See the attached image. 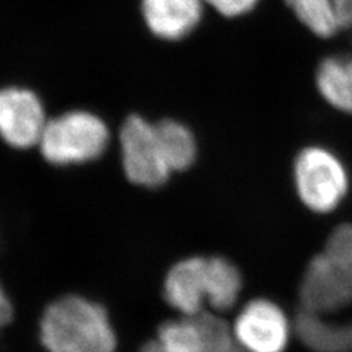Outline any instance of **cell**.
Instances as JSON below:
<instances>
[{"label": "cell", "mask_w": 352, "mask_h": 352, "mask_svg": "<svg viewBox=\"0 0 352 352\" xmlns=\"http://www.w3.org/2000/svg\"><path fill=\"white\" fill-rule=\"evenodd\" d=\"M203 5V0H141V12L153 36L178 41L200 24Z\"/></svg>", "instance_id": "obj_10"}, {"label": "cell", "mask_w": 352, "mask_h": 352, "mask_svg": "<svg viewBox=\"0 0 352 352\" xmlns=\"http://www.w3.org/2000/svg\"><path fill=\"white\" fill-rule=\"evenodd\" d=\"M260 0H203V3L212 6L216 12L226 18H238L247 15L257 6Z\"/></svg>", "instance_id": "obj_16"}, {"label": "cell", "mask_w": 352, "mask_h": 352, "mask_svg": "<svg viewBox=\"0 0 352 352\" xmlns=\"http://www.w3.org/2000/svg\"><path fill=\"white\" fill-rule=\"evenodd\" d=\"M323 252L352 286V225L338 226L330 234Z\"/></svg>", "instance_id": "obj_15"}, {"label": "cell", "mask_w": 352, "mask_h": 352, "mask_svg": "<svg viewBox=\"0 0 352 352\" xmlns=\"http://www.w3.org/2000/svg\"><path fill=\"white\" fill-rule=\"evenodd\" d=\"M47 120L38 97L24 88L0 90V137L16 148L40 142Z\"/></svg>", "instance_id": "obj_8"}, {"label": "cell", "mask_w": 352, "mask_h": 352, "mask_svg": "<svg viewBox=\"0 0 352 352\" xmlns=\"http://www.w3.org/2000/svg\"><path fill=\"white\" fill-rule=\"evenodd\" d=\"M12 318V305H10L5 291L0 286V329L8 324Z\"/></svg>", "instance_id": "obj_18"}, {"label": "cell", "mask_w": 352, "mask_h": 352, "mask_svg": "<svg viewBox=\"0 0 352 352\" xmlns=\"http://www.w3.org/2000/svg\"><path fill=\"white\" fill-rule=\"evenodd\" d=\"M289 333V322L282 308L261 298L242 308L234 324L235 339L248 352H283Z\"/></svg>", "instance_id": "obj_7"}, {"label": "cell", "mask_w": 352, "mask_h": 352, "mask_svg": "<svg viewBox=\"0 0 352 352\" xmlns=\"http://www.w3.org/2000/svg\"><path fill=\"white\" fill-rule=\"evenodd\" d=\"M109 141V128L100 118L84 110H74L49 120L38 144L44 159L66 166L98 159L106 151Z\"/></svg>", "instance_id": "obj_3"}, {"label": "cell", "mask_w": 352, "mask_h": 352, "mask_svg": "<svg viewBox=\"0 0 352 352\" xmlns=\"http://www.w3.org/2000/svg\"><path fill=\"white\" fill-rule=\"evenodd\" d=\"M296 332L316 352H352V323L326 322L323 316L302 311L296 322Z\"/></svg>", "instance_id": "obj_12"}, {"label": "cell", "mask_w": 352, "mask_h": 352, "mask_svg": "<svg viewBox=\"0 0 352 352\" xmlns=\"http://www.w3.org/2000/svg\"><path fill=\"white\" fill-rule=\"evenodd\" d=\"M156 129L172 172H184L195 163L198 146L192 131L176 119L157 120Z\"/></svg>", "instance_id": "obj_13"}, {"label": "cell", "mask_w": 352, "mask_h": 352, "mask_svg": "<svg viewBox=\"0 0 352 352\" xmlns=\"http://www.w3.org/2000/svg\"><path fill=\"white\" fill-rule=\"evenodd\" d=\"M242 289V278L225 257H188L170 267L164 278V298L184 317L203 311L208 302L217 311L232 308Z\"/></svg>", "instance_id": "obj_1"}, {"label": "cell", "mask_w": 352, "mask_h": 352, "mask_svg": "<svg viewBox=\"0 0 352 352\" xmlns=\"http://www.w3.org/2000/svg\"><path fill=\"white\" fill-rule=\"evenodd\" d=\"M333 12L339 31L352 28V0H333Z\"/></svg>", "instance_id": "obj_17"}, {"label": "cell", "mask_w": 352, "mask_h": 352, "mask_svg": "<svg viewBox=\"0 0 352 352\" xmlns=\"http://www.w3.org/2000/svg\"><path fill=\"white\" fill-rule=\"evenodd\" d=\"M285 2L301 24L314 36L329 38L339 31L333 12V0H285Z\"/></svg>", "instance_id": "obj_14"}, {"label": "cell", "mask_w": 352, "mask_h": 352, "mask_svg": "<svg viewBox=\"0 0 352 352\" xmlns=\"http://www.w3.org/2000/svg\"><path fill=\"white\" fill-rule=\"evenodd\" d=\"M228 329L217 317L200 313L164 323L146 352H235Z\"/></svg>", "instance_id": "obj_6"}, {"label": "cell", "mask_w": 352, "mask_h": 352, "mask_svg": "<svg viewBox=\"0 0 352 352\" xmlns=\"http://www.w3.org/2000/svg\"><path fill=\"white\" fill-rule=\"evenodd\" d=\"M294 184L301 203L314 213H332L349 190V175L333 151L305 147L294 162Z\"/></svg>", "instance_id": "obj_4"}, {"label": "cell", "mask_w": 352, "mask_h": 352, "mask_svg": "<svg viewBox=\"0 0 352 352\" xmlns=\"http://www.w3.org/2000/svg\"><path fill=\"white\" fill-rule=\"evenodd\" d=\"M316 85L330 106L352 115V54L323 59L316 72Z\"/></svg>", "instance_id": "obj_11"}, {"label": "cell", "mask_w": 352, "mask_h": 352, "mask_svg": "<svg viewBox=\"0 0 352 352\" xmlns=\"http://www.w3.org/2000/svg\"><path fill=\"white\" fill-rule=\"evenodd\" d=\"M40 338L49 352H115L116 335L102 305L68 295L43 314Z\"/></svg>", "instance_id": "obj_2"}, {"label": "cell", "mask_w": 352, "mask_h": 352, "mask_svg": "<svg viewBox=\"0 0 352 352\" xmlns=\"http://www.w3.org/2000/svg\"><path fill=\"white\" fill-rule=\"evenodd\" d=\"M304 311L333 314L352 302V286L324 252L316 256L304 273L300 288Z\"/></svg>", "instance_id": "obj_9"}, {"label": "cell", "mask_w": 352, "mask_h": 352, "mask_svg": "<svg viewBox=\"0 0 352 352\" xmlns=\"http://www.w3.org/2000/svg\"><path fill=\"white\" fill-rule=\"evenodd\" d=\"M120 151L126 178L146 188H159L170 178L156 124L132 115L120 128Z\"/></svg>", "instance_id": "obj_5"}]
</instances>
